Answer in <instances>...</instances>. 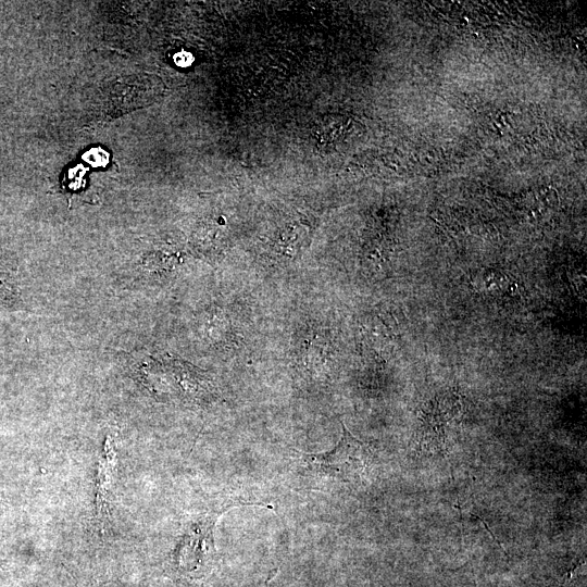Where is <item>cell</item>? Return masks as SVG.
<instances>
[{
  "label": "cell",
  "mask_w": 587,
  "mask_h": 587,
  "mask_svg": "<svg viewBox=\"0 0 587 587\" xmlns=\"http://www.w3.org/2000/svg\"><path fill=\"white\" fill-rule=\"evenodd\" d=\"M303 469L319 479L355 483L362 479L372 461L373 453L367 445L354 438L342 424L338 445L325 453H300Z\"/></svg>",
  "instance_id": "cell-1"
},
{
  "label": "cell",
  "mask_w": 587,
  "mask_h": 587,
  "mask_svg": "<svg viewBox=\"0 0 587 587\" xmlns=\"http://www.w3.org/2000/svg\"><path fill=\"white\" fill-rule=\"evenodd\" d=\"M162 91L161 82L151 75H129L114 82L104 93L102 112L115 117L150 104Z\"/></svg>",
  "instance_id": "cell-2"
},
{
  "label": "cell",
  "mask_w": 587,
  "mask_h": 587,
  "mask_svg": "<svg viewBox=\"0 0 587 587\" xmlns=\"http://www.w3.org/2000/svg\"><path fill=\"white\" fill-rule=\"evenodd\" d=\"M227 509L202 516L187 528L178 545L179 561L193 559L199 562L214 552L213 527L217 517Z\"/></svg>",
  "instance_id": "cell-3"
},
{
  "label": "cell",
  "mask_w": 587,
  "mask_h": 587,
  "mask_svg": "<svg viewBox=\"0 0 587 587\" xmlns=\"http://www.w3.org/2000/svg\"><path fill=\"white\" fill-rule=\"evenodd\" d=\"M115 439L108 435L103 446V453L99 463V474L96 494V516L99 527H103L110 514L112 498V480L116 463Z\"/></svg>",
  "instance_id": "cell-4"
},
{
  "label": "cell",
  "mask_w": 587,
  "mask_h": 587,
  "mask_svg": "<svg viewBox=\"0 0 587 587\" xmlns=\"http://www.w3.org/2000/svg\"><path fill=\"white\" fill-rule=\"evenodd\" d=\"M175 62L180 66H187L192 62V55L188 52L182 51L174 58Z\"/></svg>",
  "instance_id": "cell-5"
}]
</instances>
